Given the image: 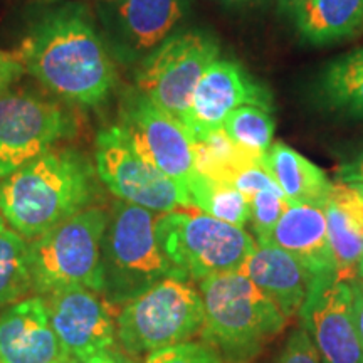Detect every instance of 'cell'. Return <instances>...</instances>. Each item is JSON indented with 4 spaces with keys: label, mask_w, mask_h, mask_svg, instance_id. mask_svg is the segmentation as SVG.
Instances as JSON below:
<instances>
[{
    "label": "cell",
    "mask_w": 363,
    "mask_h": 363,
    "mask_svg": "<svg viewBox=\"0 0 363 363\" xmlns=\"http://www.w3.org/2000/svg\"><path fill=\"white\" fill-rule=\"evenodd\" d=\"M22 69L57 98L96 106L116 81L113 56L83 2H65L40 13L17 49Z\"/></svg>",
    "instance_id": "obj_1"
},
{
    "label": "cell",
    "mask_w": 363,
    "mask_h": 363,
    "mask_svg": "<svg viewBox=\"0 0 363 363\" xmlns=\"http://www.w3.org/2000/svg\"><path fill=\"white\" fill-rule=\"evenodd\" d=\"M93 169L83 153L49 150L0 182V216L22 238L35 239L88 206Z\"/></svg>",
    "instance_id": "obj_2"
},
{
    "label": "cell",
    "mask_w": 363,
    "mask_h": 363,
    "mask_svg": "<svg viewBox=\"0 0 363 363\" xmlns=\"http://www.w3.org/2000/svg\"><path fill=\"white\" fill-rule=\"evenodd\" d=\"M203 342L224 363H247L284 328L286 318L242 272H222L201 281Z\"/></svg>",
    "instance_id": "obj_3"
},
{
    "label": "cell",
    "mask_w": 363,
    "mask_h": 363,
    "mask_svg": "<svg viewBox=\"0 0 363 363\" xmlns=\"http://www.w3.org/2000/svg\"><path fill=\"white\" fill-rule=\"evenodd\" d=\"M157 219V212L125 201H116L108 214L101 242V294L111 305H126L170 276L182 278L162 251Z\"/></svg>",
    "instance_id": "obj_4"
},
{
    "label": "cell",
    "mask_w": 363,
    "mask_h": 363,
    "mask_svg": "<svg viewBox=\"0 0 363 363\" xmlns=\"http://www.w3.org/2000/svg\"><path fill=\"white\" fill-rule=\"evenodd\" d=\"M108 214L88 207L29 244L33 291L38 296L71 288L101 293V242Z\"/></svg>",
    "instance_id": "obj_5"
},
{
    "label": "cell",
    "mask_w": 363,
    "mask_h": 363,
    "mask_svg": "<svg viewBox=\"0 0 363 363\" xmlns=\"http://www.w3.org/2000/svg\"><path fill=\"white\" fill-rule=\"evenodd\" d=\"M201 293L190 279L170 276L123 305L116 318V337L133 355L185 343L202 330Z\"/></svg>",
    "instance_id": "obj_6"
},
{
    "label": "cell",
    "mask_w": 363,
    "mask_h": 363,
    "mask_svg": "<svg viewBox=\"0 0 363 363\" xmlns=\"http://www.w3.org/2000/svg\"><path fill=\"white\" fill-rule=\"evenodd\" d=\"M157 238L182 278L199 283L208 276L239 271L256 247V239L244 227L207 214L175 211L158 216Z\"/></svg>",
    "instance_id": "obj_7"
},
{
    "label": "cell",
    "mask_w": 363,
    "mask_h": 363,
    "mask_svg": "<svg viewBox=\"0 0 363 363\" xmlns=\"http://www.w3.org/2000/svg\"><path fill=\"white\" fill-rule=\"evenodd\" d=\"M219 52V43L202 30L172 34L140 62L136 89L189 130L194 91Z\"/></svg>",
    "instance_id": "obj_8"
},
{
    "label": "cell",
    "mask_w": 363,
    "mask_h": 363,
    "mask_svg": "<svg viewBox=\"0 0 363 363\" xmlns=\"http://www.w3.org/2000/svg\"><path fill=\"white\" fill-rule=\"evenodd\" d=\"M99 24L111 56L123 65H140L174 34L190 0H86Z\"/></svg>",
    "instance_id": "obj_9"
},
{
    "label": "cell",
    "mask_w": 363,
    "mask_h": 363,
    "mask_svg": "<svg viewBox=\"0 0 363 363\" xmlns=\"http://www.w3.org/2000/svg\"><path fill=\"white\" fill-rule=\"evenodd\" d=\"M96 170L103 184L120 201L157 214L172 212L177 207H190L185 190L152 163L145 162L118 126L99 131Z\"/></svg>",
    "instance_id": "obj_10"
},
{
    "label": "cell",
    "mask_w": 363,
    "mask_h": 363,
    "mask_svg": "<svg viewBox=\"0 0 363 363\" xmlns=\"http://www.w3.org/2000/svg\"><path fill=\"white\" fill-rule=\"evenodd\" d=\"M120 118L118 128L136 153L185 190L195 174L194 138L189 130L138 89L126 94Z\"/></svg>",
    "instance_id": "obj_11"
},
{
    "label": "cell",
    "mask_w": 363,
    "mask_h": 363,
    "mask_svg": "<svg viewBox=\"0 0 363 363\" xmlns=\"http://www.w3.org/2000/svg\"><path fill=\"white\" fill-rule=\"evenodd\" d=\"M65 108L21 91L0 93V179L44 155L71 131Z\"/></svg>",
    "instance_id": "obj_12"
},
{
    "label": "cell",
    "mask_w": 363,
    "mask_h": 363,
    "mask_svg": "<svg viewBox=\"0 0 363 363\" xmlns=\"http://www.w3.org/2000/svg\"><path fill=\"white\" fill-rule=\"evenodd\" d=\"M299 318L323 363H363L350 283L335 278V272L316 276Z\"/></svg>",
    "instance_id": "obj_13"
},
{
    "label": "cell",
    "mask_w": 363,
    "mask_h": 363,
    "mask_svg": "<svg viewBox=\"0 0 363 363\" xmlns=\"http://www.w3.org/2000/svg\"><path fill=\"white\" fill-rule=\"evenodd\" d=\"M56 337L67 360H81L113 347L116 338L115 305L101 293L71 288L44 298Z\"/></svg>",
    "instance_id": "obj_14"
},
{
    "label": "cell",
    "mask_w": 363,
    "mask_h": 363,
    "mask_svg": "<svg viewBox=\"0 0 363 363\" xmlns=\"http://www.w3.org/2000/svg\"><path fill=\"white\" fill-rule=\"evenodd\" d=\"M240 106H257L271 111L269 89L257 83L235 61L216 59L194 91L189 133L197 140L220 130L227 115Z\"/></svg>",
    "instance_id": "obj_15"
},
{
    "label": "cell",
    "mask_w": 363,
    "mask_h": 363,
    "mask_svg": "<svg viewBox=\"0 0 363 363\" xmlns=\"http://www.w3.org/2000/svg\"><path fill=\"white\" fill-rule=\"evenodd\" d=\"M43 296L0 313V363H67Z\"/></svg>",
    "instance_id": "obj_16"
},
{
    "label": "cell",
    "mask_w": 363,
    "mask_h": 363,
    "mask_svg": "<svg viewBox=\"0 0 363 363\" xmlns=\"http://www.w3.org/2000/svg\"><path fill=\"white\" fill-rule=\"evenodd\" d=\"M288 318L299 315L316 276L293 254L272 242H256V247L239 267Z\"/></svg>",
    "instance_id": "obj_17"
},
{
    "label": "cell",
    "mask_w": 363,
    "mask_h": 363,
    "mask_svg": "<svg viewBox=\"0 0 363 363\" xmlns=\"http://www.w3.org/2000/svg\"><path fill=\"white\" fill-rule=\"evenodd\" d=\"M267 242L293 254L315 276L335 272L323 207L289 203Z\"/></svg>",
    "instance_id": "obj_18"
},
{
    "label": "cell",
    "mask_w": 363,
    "mask_h": 363,
    "mask_svg": "<svg viewBox=\"0 0 363 363\" xmlns=\"http://www.w3.org/2000/svg\"><path fill=\"white\" fill-rule=\"evenodd\" d=\"M262 165L289 203L326 207L333 184L320 167L286 143H272Z\"/></svg>",
    "instance_id": "obj_19"
},
{
    "label": "cell",
    "mask_w": 363,
    "mask_h": 363,
    "mask_svg": "<svg viewBox=\"0 0 363 363\" xmlns=\"http://www.w3.org/2000/svg\"><path fill=\"white\" fill-rule=\"evenodd\" d=\"M294 22L308 43H338L363 30V0H308L294 13Z\"/></svg>",
    "instance_id": "obj_20"
},
{
    "label": "cell",
    "mask_w": 363,
    "mask_h": 363,
    "mask_svg": "<svg viewBox=\"0 0 363 363\" xmlns=\"http://www.w3.org/2000/svg\"><path fill=\"white\" fill-rule=\"evenodd\" d=\"M316 96L321 106L363 116V48L330 62L316 83Z\"/></svg>",
    "instance_id": "obj_21"
},
{
    "label": "cell",
    "mask_w": 363,
    "mask_h": 363,
    "mask_svg": "<svg viewBox=\"0 0 363 363\" xmlns=\"http://www.w3.org/2000/svg\"><path fill=\"white\" fill-rule=\"evenodd\" d=\"M194 160L195 172L212 180L230 184L239 172L252 165H262L264 153L239 147L220 128L194 140Z\"/></svg>",
    "instance_id": "obj_22"
},
{
    "label": "cell",
    "mask_w": 363,
    "mask_h": 363,
    "mask_svg": "<svg viewBox=\"0 0 363 363\" xmlns=\"http://www.w3.org/2000/svg\"><path fill=\"white\" fill-rule=\"evenodd\" d=\"M190 207H199L207 216L227 224L244 227L251 219V208L246 195L225 182L212 180L199 172L185 185Z\"/></svg>",
    "instance_id": "obj_23"
},
{
    "label": "cell",
    "mask_w": 363,
    "mask_h": 363,
    "mask_svg": "<svg viewBox=\"0 0 363 363\" xmlns=\"http://www.w3.org/2000/svg\"><path fill=\"white\" fill-rule=\"evenodd\" d=\"M325 212L335 278L355 283L363 264V233L333 203H326Z\"/></svg>",
    "instance_id": "obj_24"
},
{
    "label": "cell",
    "mask_w": 363,
    "mask_h": 363,
    "mask_svg": "<svg viewBox=\"0 0 363 363\" xmlns=\"http://www.w3.org/2000/svg\"><path fill=\"white\" fill-rule=\"evenodd\" d=\"M33 291L29 244L16 230H0V308L21 301Z\"/></svg>",
    "instance_id": "obj_25"
},
{
    "label": "cell",
    "mask_w": 363,
    "mask_h": 363,
    "mask_svg": "<svg viewBox=\"0 0 363 363\" xmlns=\"http://www.w3.org/2000/svg\"><path fill=\"white\" fill-rule=\"evenodd\" d=\"M222 128L229 138L249 152L266 153L274 136V118L257 106H240L227 115Z\"/></svg>",
    "instance_id": "obj_26"
},
{
    "label": "cell",
    "mask_w": 363,
    "mask_h": 363,
    "mask_svg": "<svg viewBox=\"0 0 363 363\" xmlns=\"http://www.w3.org/2000/svg\"><path fill=\"white\" fill-rule=\"evenodd\" d=\"M289 202L284 197L283 190H261L249 199V208H251L252 229L256 233V242H267L272 230L278 224L281 217L288 208Z\"/></svg>",
    "instance_id": "obj_27"
},
{
    "label": "cell",
    "mask_w": 363,
    "mask_h": 363,
    "mask_svg": "<svg viewBox=\"0 0 363 363\" xmlns=\"http://www.w3.org/2000/svg\"><path fill=\"white\" fill-rule=\"evenodd\" d=\"M145 363H224V360L211 343L185 342L150 353Z\"/></svg>",
    "instance_id": "obj_28"
},
{
    "label": "cell",
    "mask_w": 363,
    "mask_h": 363,
    "mask_svg": "<svg viewBox=\"0 0 363 363\" xmlns=\"http://www.w3.org/2000/svg\"><path fill=\"white\" fill-rule=\"evenodd\" d=\"M276 363H323V360L310 335L301 328L288 338Z\"/></svg>",
    "instance_id": "obj_29"
},
{
    "label": "cell",
    "mask_w": 363,
    "mask_h": 363,
    "mask_svg": "<svg viewBox=\"0 0 363 363\" xmlns=\"http://www.w3.org/2000/svg\"><path fill=\"white\" fill-rule=\"evenodd\" d=\"M230 185L239 190L240 194L246 195V199L252 197L254 194L261 192V190H272L279 189L274 179L267 174L264 165H252L249 169H244L234 177Z\"/></svg>",
    "instance_id": "obj_30"
},
{
    "label": "cell",
    "mask_w": 363,
    "mask_h": 363,
    "mask_svg": "<svg viewBox=\"0 0 363 363\" xmlns=\"http://www.w3.org/2000/svg\"><path fill=\"white\" fill-rule=\"evenodd\" d=\"M338 180L352 187H363V150L350 162L343 163L338 169Z\"/></svg>",
    "instance_id": "obj_31"
},
{
    "label": "cell",
    "mask_w": 363,
    "mask_h": 363,
    "mask_svg": "<svg viewBox=\"0 0 363 363\" xmlns=\"http://www.w3.org/2000/svg\"><path fill=\"white\" fill-rule=\"evenodd\" d=\"M22 72L21 62L16 56L0 51V93Z\"/></svg>",
    "instance_id": "obj_32"
},
{
    "label": "cell",
    "mask_w": 363,
    "mask_h": 363,
    "mask_svg": "<svg viewBox=\"0 0 363 363\" xmlns=\"http://www.w3.org/2000/svg\"><path fill=\"white\" fill-rule=\"evenodd\" d=\"M353 288V313H355V325L360 338L362 350H363V281L358 279L352 283Z\"/></svg>",
    "instance_id": "obj_33"
},
{
    "label": "cell",
    "mask_w": 363,
    "mask_h": 363,
    "mask_svg": "<svg viewBox=\"0 0 363 363\" xmlns=\"http://www.w3.org/2000/svg\"><path fill=\"white\" fill-rule=\"evenodd\" d=\"M67 363H133V362L128 360L125 355H121V353L113 352L111 348H108V350L94 353V355L91 357L81 358V360H71Z\"/></svg>",
    "instance_id": "obj_34"
},
{
    "label": "cell",
    "mask_w": 363,
    "mask_h": 363,
    "mask_svg": "<svg viewBox=\"0 0 363 363\" xmlns=\"http://www.w3.org/2000/svg\"><path fill=\"white\" fill-rule=\"evenodd\" d=\"M278 2V11L286 16H293L301 9L308 0H276Z\"/></svg>",
    "instance_id": "obj_35"
},
{
    "label": "cell",
    "mask_w": 363,
    "mask_h": 363,
    "mask_svg": "<svg viewBox=\"0 0 363 363\" xmlns=\"http://www.w3.org/2000/svg\"><path fill=\"white\" fill-rule=\"evenodd\" d=\"M216 2H219L225 7H244V6H254V4H261L264 2V0H216Z\"/></svg>",
    "instance_id": "obj_36"
},
{
    "label": "cell",
    "mask_w": 363,
    "mask_h": 363,
    "mask_svg": "<svg viewBox=\"0 0 363 363\" xmlns=\"http://www.w3.org/2000/svg\"><path fill=\"white\" fill-rule=\"evenodd\" d=\"M4 227H6V219H4V217L0 216V230H2Z\"/></svg>",
    "instance_id": "obj_37"
},
{
    "label": "cell",
    "mask_w": 363,
    "mask_h": 363,
    "mask_svg": "<svg viewBox=\"0 0 363 363\" xmlns=\"http://www.w3.org/2000/svg\"><path fill=\"white\" fill-rule=\"evenodd\" d=\"M358 279H362L363 281V264H362V269H360V276H358ZM357 279V281H358Z\"/></svg>",
    "instance_id": "obj_38"
}]
</instances>
